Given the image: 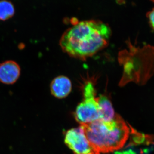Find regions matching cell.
Returning a JSON list of instances; mask_svg holds the SVG:
<instances>
[{
	"mask_svg": "<svg viewBox=\"0 0 154 154\" xmlns=\"http://www.w3.org/2000/svg\"><path fill=\"white\" fill-rule=\"evenodd\" d=\"M111 30L99 21L78 22L62 35L59 45L72 57L85 60L105 48L109 43Z\"/></svg>",
	"mask_w": 154,
	"mask_h": 154,
	"instance_id": "1",
	"label": "cell"
},
{
	"mask_svg": "<svg viewBox=\"0 0 154 154\" xmlns=\"http://www.w3.org/2000/svg\"><path fill=\"white\" fill-rule=\"evenodd\" d=\"M81 126L88 140L100 153H103L121 149L130 134V127L117 114L110 121L98 119Z\"/></svg>",
	"mask_w": 154,
	"mask_h": 154,
	"instance_id": "2",
	"label": "cell"
},
{
	"mask_svg": "<svg viewBox=\"0 0 154 154\" xmlns=\"http://www.w3.org/2000/svg\"><path fill=\"white\" fill-rule=\"evenodd\" d=\"M82 101L77 106L75 113L76 120L81 125L88 124L99 119L97 97L94 82L88 80L82 88Z\"/></svg>",
	"mask_w": 154,
	"mask_h": 154,
	"instance_id": "3",
	"label": "cell"
},
{
	"mask_svg": "<svg viewBox=\"0 0 154 154\" xmlns=\"http://www.w3.org/2000/svg\"><path fill=\"white\" fill-rule=\"evenodd\" d=\"M65 143L74 154H100L96 147L88 140L81 126L67 131Z\"/></svg>",
	"mask_w": 154,
	"mask_h": 154,
	"instance_id": "4",
	"label": "cell"
},
{
	"mask_svg": "<svg viewBox=\"0 0 154 154\" xmlns=\"http://www.w3.org/2000/svg\"><path fill=\"white\" fill-rule=\"evenodd\" d=\"M21 74L19 64L13 60H7L0 64V82L5 85H13Z\"/></svg>",
	"mask_w": 154,
	"mask_h": 154,
	"instance_id": "5",
	"label": "cell"
},
{
	"mask_svg": "<svg viewBox=\"0 0 154 154\" xmlns=\"http://www.w3.org/2000/svg\"><path fill=\"white\" fill-rule=\"evenodd\" d=\"M72 88L71 81L68 77L64 75L55 77L50 85L51 95L59 99L66 98L71 92Z\"/></svg>",
	"mask_w": 154,
	"mask_h": 154,
	"instance_id": "6",
	"label": "cell"
},
{
	"mask_svg": "<svg viewBox=\"0 0 154 154\" xmlns=\"http://www.w3.org/2000/svg\"><path fill=\"white\" fill-rule=\"evenodd\" d=\"M99 119L104 121L112 120L115 115L112 102L106 94H100L97 97Z\"/></svg>",
	"mask_w": 154,
	"mask_h": 154,
	"instance_id": "7",
	"label": "cell"
},
{
	"mask_svg": "<svg viewBox=\"0 0 154 154\" xmlns=\"http://www.w3.org/2000/svg\"><path fill=\"white\" fill-rule=\"evenodd\" d=\"M15 14L13 4L7 0L0 1V21H5L11 19Z\"/></svg>",
	"mask_w": 154,
	"mask_h": 154,
	"instance_id": "8",
	"label": "cell"
},
{
	"mask_svg": "<svg viewBox=\"0 0 154 154\" xmlns=\"http://www.w3.org/2000/svg\"><path fill=\"white\" fill-rule=\"evenodd\" d=\"M154 149V145L146 148L139 149L135 144L130 141L124 149L121 151L116 152L115 154H149Z\"/></svg>",
	"mask_w": 154,
	"mask_h": 154,
	"instance_id": "9",
	"label": "cell"
},
{
	"mask_svg": "<svg viewBox=\"0 0 154 154\" xmlns=\"http://www.w3.org/2000/svg\"><path fill=\"white\" fill-rule=\"evenodd\" d=\"M147 17L151 27L154 30V8L147 13Z\"/></svg>",
	"mask_w": 154,
	"mask_h": 154,
	"instance_id": "10",
	"label": "cell"
},
{
	"mask_svg": "<svg viewBox=\"0 0 154 154\" xmlns=\"http://www.w3.org/2000/svg\"><path fill=\"white\" fill-rule=\"evenodd\" d=\"M116 2H117V4L120 5L124 4V3H125V0H116Z\"/></svg>",
	"mask_w": 154,
	"mask_h": 154,
	"instance_id": "11",
	"label": "cell"
},
{
	"mask_svg": "<svg viewBox=\"0 0 154 154\" xmlns=\"http://www.w3.org/2000/svg\"><path fill=\"white\" fill-rule=\"evenodd\" d=\"M151 1H152V2H154V0H151Z\"/></svg>",
	"mask_w": 154,
	"mask_h": 154,
	"instance_id": "12",
	"label": "cell"
}]
</instances>
